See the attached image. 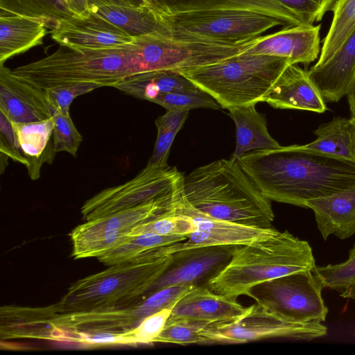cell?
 Listing matches in <instances>:
<instances>
[{
	"instance_id": "48",
	"label": "cell",
	"mask_w": 355,
	"mask_h": 355,
	"mask_svg": "<svg viewBox=\"0 0 355 355\" xmlns=\"http://www.w3.org/2000/svg\"><path fill=\"white\" fill-rule=\"evenodd\" d=\"M149 1V0H148ZM150 2V1H149ZM151 4V3H150ZM152 5V4H151Z\"/></svg>"
},
{
	"instance_id": "13",
	"label": "cell",
	"mask_w": 355,
	"mask_h": 355,
	"mask_svg": "<svg viewBox=\"0 0 355 355\" xmlns=\"http://www.w3.org/2000/svg\"><path fill=\"white\" fill-rule=\"evenodd\" d=\"M236 245H215L175 251L162 274L144 297L169 286H207L230 262Z\"/></svg>"
},
{
	"instance_id": "1",
	"label": "cell",
	"mask_w": 355,
	"mask_h": 355,
	"mask_svg": "<svg viewBox=\"0 0 355 355\" xmlns=\"http://www.w3.org/2000/svg\"><path fill=\"white\" fill-rule=\"evenodd\" d=\"M239 164L270 201L306 208L307 201L355 186V161L298 149L254 150Z\"/></svg>"
},
{
	"instance_id": "12",
	"label": "cell",
	"mask_w": 355,
	"mask_h": 355,
	"mask_svg": "<svg viewBox=\"0 0 355 355\" xmlns=\"http://www.w3.org/2000/svg\"><path fill=\"white\" fill-rule=\"evenodd\" d=\"M173 211L191 218L197 230L179 243L163 247L164 252L205 246L246 245L269 238L279 231L271 227H259L227 221L207 216L194 209L186 200L183 189L178 196Z\"/></svg>"
},
{
	"instance_id": "27",
	"label": "cell",
	"mask_w": 355,
	"mask_h": 355,
	"mask_svg": "<svg viewBox=\"0 0 355 355\" xmlns=\"http://www.w3.org/2000/svg\"><path fill=\"white\" fill-rule=\"evenodd\" d=\"M114 87L128 95L151 102L162 94L200 90L180 72L172 70L136 73L125 78Z\"/></svg>"
},
{
	"instance_id": "3",
	"label": "cell",
	"mask_w": 355,
	"mask_h": 355,
	"mask_svg": "<svg viewBox=\"0 0 355 355\" xmlns=\"http://www.w3.org/2000/svg\"><path fill=\"white\" fill-rule=\"evenodd\" d=\"M142 37L105 49L60 46L51 55L12 69L13 73L44 89L79 83L114 87L125 78L144 72Z\"/></svg>"
},
{
	"instance_id": "19",
	"label": "cell",
	"mask_w": 355,
	"mask_h": 355,
	"mask_svg": "<svg viewBox=\"0 0 355 355\" xmlns=\"http://www.w3.org/2000/svg\"><path fill=\"white\" fill-rule=\"evenodd\" d=\"M308 73L326 102L347 96L355 85V28L329 60L314 64Z\"/></svg>"
},
{
	"instance_id": "17",
	"label": "cell",
	"mask_w": 355,
	"mask_h": 355,
	"mask_svg": "<svg viewBox=\"0 0 355 355\" xmlns=\"http://www.w3.org/2000/svg\"><path fill=\"white\" fill-rule=\"evenodd\" d=\"M247 310L236 298L216 293L207 286L196 287L174 304L168 320L209 325L236 320Z\"/></svg>"
},
{
	"instance_id": "42",
	"label": "cell",
	"mask_w": 355,
	"mask_h": 355,
	"mask_svg": "<svg viewBox=\"0 0 355 355\" xmlns=\"http://www.w3.org/2000/svg\"><path fill=\"white\" fill-rule=\"evenodd\" d=\"M90 4H100L123 7H141L151 5L148 0H89Z\"/></svg>"
},
{
	"instance_id": "11",
	"label": "cell",
	"mask_w": 355,
	"mask_h": 355,
	"mask_svg": "<svg viewBox=\"0 0 355 355\" xmlns=\"http://www.w3.org/2000/svg\"><path fill=\"white\" fill-rule=\"evenodd\" d=\"M327 334L322 322H297L273 313L257 303L238 320L207 325L202 331L207 344L245 343L271 338L311 340Z\"/></svg>"
},
{
	"instance_id": "33",
	"label": "cell",
	"mask_w": 355,
	"mask_h": 355,
	"mask_svg": "<svg viewBox=\"0 0 355 355\" xmlns=\"http://www.w3.org/2000/svg\"><path fill=\"white\" fill-rule=\"evenodd\" d=\"M196 230V225L191 218L175 212L173 208L153 220L135 227L128 234V237L146 233L161 236H187Z\"/></svg>"
},
{
	"instance_id": "37",
	"label": "cell",
	"mask_w": 355,
	"mask_h": 355,
	"mask_svg": "<svg viewBox=\"0 0 355 355\" xmlns=\"http://www.w3.org/2000/svg\"><path fill=\"white\" fill-rule=\"evenodd\" d=\"M152 102L167 110H190L196 108L218 110L221 107L211 96L201 89L196 92L179 91L162 94Z\"/></svg>"
},
{
	"instance_id": "47",
	"label": "cell",
	"mask_w": 355,
	"mask_h": 355,
	"mask_svg": "<svg viewBox=\"0 0 355 355\" xmlns=\"http://www.w3.org/2000/svg\"><path fill=\"white\" fill-rule=\"evenodd\" d=\"M349 294L352 299L355 300V285L349 288Z\"/></svg>"
},
{
	"instance_id": "24",
	"label": "cell",
	"mask_w": 355,
	"mask_h": 355,
	"mask_svg": "<svg viewBox=\"0 0 355 355\" xmlns=\"http://www.w3.org/2000/svg\"><path fill=\"white\" fill-rule=\"evenodd\" d=\"M55 315L54 305L42 309L3 306L1 338L53 339L56 330L53 322Z\"/></svg>"
},
{
	"instance_id": "14",
	"label": "cell",
	"mask_w": 355,
	"mask_h": 355,
	"mask_svg": "<svg viewBox=\"0 0 355 355\" xmlns=\"http://www.w3.org/2000/svg\"><path fill=\"white\" fill-rule=\"evenodd\" d=\"M51 37L60 46L73 49H105L133 41L125 31L90 12L56 21Z\"/></svg>"
},
{
	"instance_id": "40",
	"label": "cell",
	"mask_w": 355,
	"mask_h": 355,
	"mask_svg": "<svg viewBox=\"0 0 355 355\" xmlns=\"http://www.w3.org/2000/svg\"><path fill=\"white\" fill-rule=\"evenodd\" d=\"M295 13L304 24L313 25L331 11L336 0H277Z\"/></svg>"
},
{
	"instance_id": "21",
	"label": "cell",
	"mask_w": 355,
	"mask_h": 355,
	"mask_svg": "<svg viewBox=\"0 0 355 355\" xmlns=\"http://www.w3.org/2000/svg\"><path fill=\"white\" fill-rule=\"evenodd\" d=\"M89 10L132 37L144 35L171 37L162 12L152 5L135 8L90 4Z\"/></svg>"
},
{
	"instance_id": "4",
	"label": "cell",
	"mask_w": 355,
	"mask_h": 355,
	"mask_svg": "<svg viewBox=\"0 0 355 355\" xmlns=\"http://www.w3.org/2000/svg\"><path fill=\"white\" fill-rule=\"evenodd\" d=\"M315 261L308 241L287 230L246 245H236L222 271L208 284L213 292L230 297L246 295L254 286L284 275L312 270Z\"/></svg>"
},
{
	"instance_id": "31",
	"label": "cell",
	"mask_w": 355,
	"mask_h": 355,
	"mask_svg": "<svg viewBox=\"0 0 355 355\" xmlns=\"http://www.w3.org/2000/svg\"><path fill=\"white\" fill-rule=\"evenodd\" d=\"M1 10L55 23L77 16L65 0H0Z\"/></svg>"
},
{
	"instance_id": "9",
	"label": "cell",
	"mask_w": 355,
	"mask_h": 355,
	"mask_svg": "<svg viewBox=\"0 0 355 355\" xmlns=\"http://www.w3.org/2000/svg\"><path fill=\"white\" fill-rule=\"evenodd\" d=\"M182 189L183 186L171 195L77 226L70 234L73 257L102 256L125 239L135 227L171 210Z\"/></svg>"
},
{
	"instance_id": "23",
	"label": "cell",
	"mask_w": 355,
	"mask_h": 355,
	"mask_svg": "<svg viewBox=\"0 0 355 355\" xmlns=\"http://www.w3.org/2000/svg\"><path fill=\"white\" fill-rule=\"evenodd\" d=\"M162 12L175 14L205 10L243 8L261 11L283 21L286 26L303 24L277 0H149Z\"/></svg>"
},
{
	"instance_id": "30",
	"label": "cell",
	"mask_w": 355,
	"mask_h": 355,
	"mask_svg": "<svg viewBox=\"0 0 355 355\" xmlns=\"http://www.w3.org/2000/svg\"><path fill=\"white\" fill-rule=\"evenodd\" d=\"M329 30L324 39L316 65L329 60L355 28V0H336Z\"/></svg>"
},
{
	"instance_id": "29",
	"label": "cell",
	"mask_w": 355,
	"mask_h": 355,
	"mask_svg": "<svg viewBox=\"0 0 355 355\" xmlns=\"http://www.w3.org/2000/svg\"><path fill=\"white\" fill-rule=\"evenodd\" d=\"M186 239V236H161L147 233L134 235L127 237L98 259L104 264L112 266L130 261L153 249L182 242Z\"/></svg>"
},
{
	"instance_id": "46",
	"label": "cell",
	"mask_w": 355,
	"mask_h": 355,
	"mask_svg": "<svg viewBox=\"0 0 355 355\" xmlns=\"http://www.w3.org/2000/svg\"><path fill=\"white\" fill-rule=\"evenodd\" d=\"M1 154V167H0V170H1V173L3 174L7 164H8V156L2 153H0Z\"/></svg>"
},
{
	"instance_id": "26",
	"label": "cell",
	"mask_w": 355,
	"mask_h": 355,
	"mask_svg": "<svg viewBox=\"0 0 355 355\" xmlns=\"http://www.w3.org/2000/svg\"><path fill=\"white\" fill-rule=\"evenodd\" d=\"M12 124L27 161L28 175L35 180L40 178L42 164H51L56 154L51 139L54 126L53 117L38 122Z\"/></svg>"
},
{
	"instance_id": "7",
	"label": "cell",
	"mask_w": 355,
	"mask_h": 355,
	"mask_svg": "<svg viewBox=\"0 0 355 355\" xmlns=\"http://www.w3.org/2000/svg\"><path fill=\"white\" fill-rule=\"evenodd\" d=\"M162 15L173 37L233 46L248 43L274 26H286L266 12L243 8Z\"/></svg>"
},
{
	"instance_id": "8",
	"label": "cell",
	"mask_w": 355,
	"mask_h": 355,
	"mask_svg": "<svg viewBox=\"0 0 355 355\" xmlns=\"http://www.w3.org/2000/svg\"><path fill=\"white\" fill-rule=\"evenodd\" d=\"M323 286L312 270L275 278L252 287L246 294L266 310L297 322H322L329 312Z\"/></svg>"
},
{
	"instance_id": "16",
	"label": "cell",
	"mask_w": 355,
	"mask_h": 355,
	"mask_svg": "<svg viewBox=\"0 0 355 355\" xmlns=\"http://www.w3.org/2000/svg\"><path fill=\"white\" fill-rule=\"evenodd\" d=\"M320 24H302L253 40L243 52L285 58L292 64L309 65L320 54Z\"/></svg>"
},
{
	"instance_id": "6",
	"label": "cell",
	"mask_w": 355,
	"mask_h": 355,
	"mask_svg": "<svg viewBox=\"0 0 355 355\" xmlns=\"http://www.w3.org/2000/svg\"><path fill=\"white\" fill-rule=\"evenodd\" d=\"M285 58L242 52L220 62L180 71L222 108L263 102L284 70Z\"/></svg>"
},
{
	"instance_id": "43",
	"label": "cell",
	"mask_w": 355,
	"mask_h": 355,
	"mask_svg": "<svg viewBox=\"0 0 355 355\" xmlns=\"http://www.w3.org/2000/svg\"><path fill=\"white\" fill-rule=\"evenodd\" d=\"M69 8L77 16H85L90 12L89 0H65Z\"/></svg>"
},
{
	"instance_id": "5",
	"label": "cell",
	"mask_w": 355,
	"mask_h": 355,
	"mask_svg": "<svg viewBox=\"0 0 355 355\" xmlns=\"http://www.w3.org/2000/svg\"><path fill=\"white\" fill-rule=\"evenodd\" d=\"M163 247L76 282L54 305L55 311H107L126 306L142 298L171 261L172 254L166 253Z\"/></svg>"
},
{
	"instance_id": "34",
	"label": "cell",
	"mask_w": 355,
	"mask_h": 355,
	"mask_svg": "<svg viewBox=\"0 0 355 355\" xmlns=\"http://www.w3.org/2000/svg\"><path fill=\"white\" fill-rule=\"evenodd\" d=\"M313 272L323 288L342 293L355 285V244L349 250L348 258L337 264L315 266Z\"/></svg>"
},
{
	"instance_id": "32",
	"label": "cell",
	"mask_w": 355,
	"mask_h": 355,
	"mask_svg": "<svg viewBox=\"0 0 355 355\" xmlns=\"http://www.w3.org/2000/svg\"><path fill=\"white\" fill-rule=\"evenodd\" d=\"M187 119V114L180 110H167L155 120L157 135L152 156L147 165L166 166L170 149L177 133Z\"/></svg>"
},
{
	"instance_id": "38",
	"label": "cell",
	"mask_w": 355,
	"mask_h": 355,
	"mask_svg": "<svg viewBox=\"0 0 355 355\" xmlns=\"http://www.w3.org/2000/svg\"><path fill=\"white\" fill-rule=\"evenodd\" d=\"M53 119V150L55 153L67 152L76 156L83 137L76 128L69 114L51 109Z\"/></svg>"
},
{
	"instance_id": "20",
	"label": "cell",
	"mask_w": 355,
	"mask_h": 355,
	"mask_svg": "<svg viewBox=\"0 0 355 355\" xmlns=\"http://www.w3.org/2000/svg\"><path fill=\"white\" fill-rule=\"evenodd\" d=\"M305 206L313 211L324 240L331 235L346 239L355 234V186L309 200Z\"/></svg>"
},
{
	"instance_id": "2",
	"label": "cell",
	"mask_w": 355,
	"mask_h": 355,
	"mask_svg": "<svg viewBox=\"0 0 355 355\" xmlns=\"http://www.w3.org/2000/svg\"><path fill=\"white\" fill-rule=\"evenodd\" d=\"M187 202L210 217L259 227H271L275 215L265 197L238 162L218 159L184 177Z\"/></svg>"
},
{
	"instance_id": "22",
	"label": "cell",
	"mask_w": 355,
	"mask_h": 355,
	"mask_svg": "<svg viewBox=\"0 0 355 355\" xmlns=\"http://www.w3.org/2000/svg\"><path fill=\"white\" fill-rule=\"evenodd\" d=\"M47 22L1 10L0 65L9 58L42 44Z\"/></svg>"
},
{
	"instance_id": "44",
	"label": "cell",
	"mask_w": 355,
	"mask_h": 355,
	"mask_svg": "<svg viewBox=\"0 0 355 355\" xmlns=\"http://www.w3.org/2000/svg\"><path fill=\"white\" fill-rule=\"evenodd\" d=\"M349 107L351 117L355 119V85L349 94L346 96Z\"/></svg>"
},
{
	"instance_id": "36",
	"label": "cell",
	"mask_w": 355,
	"mask_h": 355,
	"mask_svg": "<svg viewBox=\"0 0 355 355\" xmlns=\"http://www.w3.org/2000/svg\"><path fill=\"white\" fill-rule=\"evenodd\" d=\"M207 325L189 320H167L155 343L178 345L207 344L202 331Z\"/></svg>"
},
{
	"instance_id": "45",
	"label": "cell",
	"mask_w": 355,
	"mask_h": 355,
	"mask_svg": "<svg viewBox=\"0 0 355 355\" xmlns=\"http://www.w3.org/2000/svg\"><path fill=\"white\" fill-rule=\"evenodd\" d=\"M350 132L352 136V153L355 161V119L349 118Z\"/></svg>"
},
{
	"instance_id": "39",
	"label": "cell",
	"mask_w": 355,
	"mask_h": 355,
	"mask_svg": "<svg viewBox=\"0 0 355 355\" xmlns=\"http://www.w3.org/2000/svg\"><path fill=\"white\" fill-rule=\"evenodd\" d=\"M101 87L93 83H79L45 89L46 97L53 110L69 114V107L78 96Z\"/></svg>"
},
{
	"instance_id": "10",
	"label": "cell",
	"mask_w": 355,
	"mask_h": 355,
	"mask_svg": "<svg viewBox=\"0 0 355 355\" xmlns=\"http://www.w3.org/2000/svg\"><path fill=\"white\" fill-rule=\"evenodd\" d=\"M184 177L175 167L146 164L132 180L87 200L81 214L88 221L171 195L183 186Z\"/></svg>"
},
{
	"instance_id": "15",
	"label": "cell",
	"mask_w": 355,
	"mask_h": 355,
	"mask_svg": "<svg viewBox=\"0 0 355 355\" xmlns=\"http://www.w3.org/2000/svg\"><path fill=\"white\" fill-rule=\"evenodd\" d=\"M0 112L11 122L28 123L52 118L45 89L0 65Z\"/></svg>"
},
{
	"instance_id": "41",
	"label": "cell",
	"mask_w": 355,
	"mask_h": 355,
	"mask_svg": "<svg viewBox=\"0 0 355 355\" xmlns=\"http://www.w3.org/2000/svg\"><path fill=\"white\" fill-rule=\"evenodd\" d=\"M0 153L25 166L27 161L19 146L12 122L0 112Z\"/></svg>"
},
{
	"instance_id": "35",
	"label": "cell",
	"mask_w": 355,
	"mask_h": 355,
	"mask_svg": "<svg viewBox=\"0 0 355 355\" xmlns=\"http://www.w3.org/2000/svg\"><path fill=\"white\" fill-rule=\"evenodd\" d=\"M173 307L164 309L143 320L137 326L123 334H116V344H150L163 330Z\"/></svg>"
},
{
	"instance_id": "28",
	"label": "cell",
	"mask_w": 355,
	"mask_h": 355,
	"mask_svg": "<svg viewBox=\"0 0 355 355\" xmlns=\"http://www.w3.org/2000/svg\"><path fill=\"white\" fill-rule=\"evenodd\" d=\"M314 134L313 141L304 145H295L298 149L354 161L352 153L349 119L336 116L321 124Z\"/></svg>"
},
{
	"instance_id": "25",
	"label": "cell",
	"mask_w": 355,
	"mask_h": 355,
	"mask_svg": "<svg viewBox=\"0 0 355 355\" xmlns=\"http://www.w3.org/2000/svg\"><path fill=\"white\" fill-rule=\"evenodd\" d=\"M236 127V147L230 159L238 162L250 150L274 148L280 144L271 137L264 116L255 105L228 109Z\"/></svg>"
},
{
	"instance_id": "18",
	"label": "cell",
	"mask_w": 355,
	"mask_h": 355,
	"mask_svg": "<svg viewBox=\"0 0 355 355\" xmlns=\"http://www.w3.org/2000/svg\"><path fill=\"white\" fill-rule=\"evenodd\" d=\"M277 109L300 110L323 113L326 101L306 71L289 64L263 99Z\"/></svg>"
}]
</instances>
